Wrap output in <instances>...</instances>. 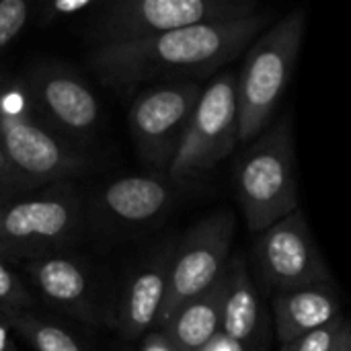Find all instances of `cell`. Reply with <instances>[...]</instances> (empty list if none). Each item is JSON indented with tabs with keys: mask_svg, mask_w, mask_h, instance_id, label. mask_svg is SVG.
Instances as JSON below:
<instances>
[{
	"mask_svg": "<svg viewBox=\"0 0 351 351\" xmlns=\"http://www.w3.org/2000/svg\"><path fill=\"white\" fill-rule=\"evenodd\" d=\"M140 351H179L175 348V343L160 331V329H154L150 331L144 341H142V348Z\"/></svg>",
	"mask_w": 351,
	"mask_h": 351,
	"instance_id": "603a6c76",
	"label": "cell"
},
{
	"mask_svg": "<svg viewBox=\"0 0 351 351\" xmlns=\"http://www.w3.org/2000/svg\"><path fill=\"white\" fill-rule=\"evenodd\" d=\"M228 269V267H226ZM226 296V274L208 292L185 302L160 327V331L179 351H199L212 337L222 331Z\"/></svg>",
	"mask_w": 351,
	"mask_h": 351,
	"instance_id": "2e32d148",
	"label": "cell"
},
{
	"mask_svg": "<svg viewBox=\"0 0 351 351\" xmlns=\"http://www.w3.org/2000/svg\"><path fill=\"white\" fill-rule=\"evenodd\" d=\"M101 6V2L95 0H53V2H41L35 4L33 14L37 16V21L41 25H51L82 12H95Z\"/></svg>",
	"mask_w": 351,
	"mask_h": 351,
	"instance_id": "44dd1931",
	"label": "cell"
},
{
	"mask_svg": "<svg viewBox=\"0 0 351 351\" xmlns=\"http://www.w3.org/2000/svg\"><path fill=\"white\" fill-rule=\"evenodd\" d=\"M0 138L10 197L64 183L84 169L80 150L41 119L21 76L0 74Z\"/></svg>",
	"mask_w": 351,
	"mask_h": 351,
	"instance_id": "7a4b0ae2",
	"label": "cell"
},
{
	"mask_svg": "<svg viewBox=\"0 0 351 351\" xmlns=\"http://www.w3.org/2000/svg\"><path fill=\"white\" fill-rule=\"evenodd\" d=\"M232 185L247 226L255 234L298 210L294 144L288 119L267 128L241 154Z\"/></svg>",
	"mask_w": 351,
	"mask_h": 351,
	"instance_id": "8992f818",
	"label": "cell"
},
{
	"mask_svg": "<svg viewBox=\"0 0 351 351\" xmlns=\"http://www.w3.org/2000/svg\"><path fill=\"white\" fill-rule=\"evenodd\" d=\"M86 224V202L70 181L0 202V255L12 263L66 251Z\"/></svg>",
	"mask_w": 351,
	"mask_h": 351,
	"instance_id": "3957f363",
	"label": "cell"
},
{
	"mask_svg": "<svg viewBox=\"0 0 351 351\" xmlns=\"http://www.w3.org/2000/svg\"><path fill=\"white\" fill-rule=\"evenodd\" d=\"M199 351H245V346L220 331L216 337H212Z\"/></svg>",
	"mask_w": 351,
	"mask_h": 351,
	"instance_id": "cb8c5ba5",
	"label": "cell"
},
{
	"mask_svg": "<svg viewBox=\"0 0 351 351\" xmlns=\"http://www.w3.org/2000/svg\"><path fill=\"white\" fill-rule=\"evenodd\" d=\"M346 323L348 321L343 317H337L333 323H329L308 335H302L300 339H296L288 346H282V351H333Z\"/></svg>",
	"mask_w": 351,
	"mask_h": 351,
	"instance_id": "7402d4cb",
	"label": "cell"
},
{
	"mask_svg": "<svg viewBox=\"0 0 351 351\" xmlns=\"http://www.w3.org/2000/svg\"><path fill=\"white\" fill-rule=\"evenodd\" d=\"M37 304V296L29 288L25 278L14 269V263L0 255V317L10 313L35 311Z\"/></svg>",
	"mask_w": 351,
	"mask_h": 351,
	"instance_id": "d6986e66",
	"label": "cell"
},
{
	"mask_svg": "<svg viewBox=\"0 0 351 351\" xmlns=\"http://www.w3.org/2000/svg\"><path fill=\"white\" fill-rule=\"evenodd\" d=\"M10 199V177H8V165L4 158L2 138H0V202Z\"/></svg>",
	"mask_w": 351,
	"mask_h": 351,
	"instance_id": "d4e9b609",
	"label": "cell"
},
{
	"mask_svg": "<svg viewBox=\"0 0 351 351\" xmlns=\"http://www.w3.org/2000/svg\"><path fill=\"white\" fill-rule=\"evenodd\" d=\"M271 311L276 335L282 346H288L341 317L339 298L331 284L278 294L274 296Z\"/></svg>",
	"mask_w": 351,
	"mask_h": 351,
	"instance_id": "9a60e30c",
	"label": "cell"
},
{
	"mask_svg": "<svg viewBox=\"0 0 351 351\" xmlns=\"http://www.w3.org/2000/svg\"><path fill=\"white\" fill-rule=\"evenodd\" d=\"M253 0H117L101 2L88 14L86 39L101 45H117L156 37L162 33L208 25L230 23L253 16Z\"/></svg>",
	"mask_w": 351,
	"mask_h": 351,
	"instance_id": "5b68a950",
	"label": "cell"
},
{
	"mask_svg": "<svg viewBox=\"0 0 351 351\" xmlns=\"http://www.w3.org/2000/svg\"><path fill=\"white\" fill-rule=\"evenodd\" d=\"M10 333L12 331L0 321V351H14V343H12Z\"/></svg>",
	"mask_w": 351,
	"mask_h": 351,
	"instance_id": "4316f807",
	"label": "cell"
},
{
	"mask_svg": "<svg viewBox=\"0 0 351 351\" xmlns=\"http://www.w3.org/2000/svg\"><path fill=\"white\" fill-rule=\"evenodd\" d=\"M0 321L33 351H88L72 331L35 311L10 313Z\"/></svg>",
	"mask_w": 351,
	"mask_h": 351,
	"instance_id": "ac0fdd59",
	"label": "cell"
},
{
	"mask_svg": "<svg viewBox=\"0 0 351 351\" xmlns=\"http://www.w3.org/2000/svg\"><path fill=\"white\" fill-rule=\"evenodd\" d=\"M202 93L199 82H160L134 99L130 136L140 158L156 173H167L175 160Z\"/></svg>",
	"mask_w": 351,
	"mask_h": 351,
	"instance_id": "ba28073f",
	"label": "cell"
},
{
	"mask_svg": "<svg viewBox=\"0 0 351 351\" xmlns=\"http://www.w3.org/2000/svg\"><path fill=\"white\" fill-rule=\"evenodd\" d=\"M253 263L259 282L274 296L331 284V274L300 210L257 234Z\"/></svg>",
	"mask_w": 351,
	"mask_h": 351,
	"instance_id": "30bf717a",
	"label": "cell"
},
{
	"mask_svg": "<svg viewBox=\"0 0 351 351\" xmlns=\"http://www.w3.org/2000/svg\"><path fill=\"white\" fill-rule=\"evenodd\" d=\"M173 247H165L142 263L125 282L115 306V329L125 339H138L156 329L162 313Z\"/></svg>",
	"mask_w": 351,
	"mask_h": 351,
	"instance_id": "5bb4252c",
	"label": "cell"
},
{
	"mask_svg": "<svg viewBox=\"0 0 351 351\" xmlns=\"http://www.w3.org/2000/svg\"><path fill=\"white\" fill-rule=\"evenodd\" d=\"M239 142L237 76L234 72H224L204 86L189 130L167 175L187 185L220 165Z\"/></svg>",
	"mask_w": 351,
	"mask_h": 351,
	"instance_id": "52a82bcc",
	"label": "cell"
},
{
	"mask_svg": "<svg viewBox=\"0 0 351 351\" xmlns=\"http://www.w3.org/2000/svg\"><path fill=\"white\" fill-rule=\"evenodd\" d=\"M21 78L33 107L56 134L76 148L95 136L103 117L101 101L72 68L43 62L29 68Z\"/></svg>",
	"mask_w": 351,
	"mask_h": 351,
	"instance_id": "8fae6325",
	"label": "cell"
},
{
	"mask_svg": "<svg viewBox=\"0 0 351 351\" xmlns=\"http://www.w3.org/2000/svg\"><path fill=\"white\" fill-rule=\"evenodd\" d=\"M181 189L167 173L115 179L86 202V222L109 234L150 226L173 208Z\"/></svg>",
	"mask_w": 351,
	"mask_h": 351,
	"instance_id": "4fadbf2b",
	"label": "cell"
},
{
	"mask_svg": "<svg viewBox=\"0 0 351 351\" xmlns=\"http://www.w3.org/2000/svg\"><path fill=\"white\" fill-rule=\"evenodd\" d=\"M333 351H351V323H346V327H343Z\"/></svg>",
	"mask_w": 351,
	"mask_h": 351,
	"instance_id": "484cf974",
	"label": "cell"
},
{
	"mask_svg": "<svg viewBox=\"0 0 351 351\" xmlns=\"http://www.w3.org/2000/svg\"><path fill=\"white\" fill-rule=\"evenodd\" d=\"M304 25V10H294L265 29L249 47L237 76L241 142L257 140L267 130L296 66Z\"/></svg>",
	"mask_w": 351,
	"mask_h": 351,
	"instance_id": "277c9868",
	"label": "cell"
},
{
	"mask_svg": "<svg viewBox=\"0 0 351 351\" xmlns=\"http://www.w3.org/2000/svg\"><path fill=\"white\" fill-rule=\"evenodd\" d=\"M35 4L27 0H0V53L23 33L33 19Z\"/></svg>",
	"mask_w": 351,
	"mask_h": 351,
	"instance_id": "ffe728a7",
	"label": "cell"
},
{
	"mask_svg": "<svg viewBox=\"0 0 351 351\" xmlns=\"http://www.w3.org/2000/svg\"><path fill=\"white\" fill-rule=\"evenodd\" d=\"M269 23V12H255L241 21L195 25L140 41L101 45L88 53V66L103 84L117 90L146 82L202 84L249 49Z\"/></svg>",
	"mask_w": 351,
	"mask_h": 351,
	"instance_id": "6da1fadb",
	"label": "cell"
},
{
	"mask_svg": "<svg viewBox=\"0 0 351 351\" xmlns=\"http://www.w3.org/2000/svg\"><path fill=\"white\" fill-rule=\"evenodd\" d=\"M21 274L39 302L93 327L113 323L93 267L68 251L19 263Z\"/></svg>",
	"mask_w": 351,
	"mask_h": 351,
	"instance_id": "7c38bea8",
	"label": "cell"
},
{
	"mask_svg": "<svg viewBox=\"0 0 351 351\" xmlns=\"http://www.w3.org/2000/svg\"><path fill=\"white\" fill-rule=\"evenodd\" d=\"M123 351H132V350H123Z\"/></svg>",
	"mask_w": 351,
	"mask_h": 351,
	"instance_id": "83f0119b",
	"label": "cell"
},
{
	"mask_svg": "<svg viewBox=\"0 0 351 351\" xmlns=\"http://www.w3.org/2000/svg\"><path fill=\"white\" fill-rule=\"evenodd\" d=\"M234 232L237 218L232 212L224 210L202 220L179 245L173 247L169 286L156 329H160L177 308L208 292L222 280L230 263L228 255Z\"/></svg>",
	"mask_w": 351,
	"mask_h": 351,
	"instance_id": "9c48e42d",
	"label": "cell"
},
{
	"mask_svg": "<svg viewBox=\"0 0 351 351\" xmlns=\"http://www.w3.org/2000/svg\"><path fill=\"white\" fill-rule=\"evenodd\" d=\"M261 302L243 257L228 263L222 333L239 343H251L261 333Z\"/></svg>",
	"mask_w": 351,
	"mask_h": 351,
	"instance_id": "e0dca14e",
	"label": "cell"
}]
</instances>
